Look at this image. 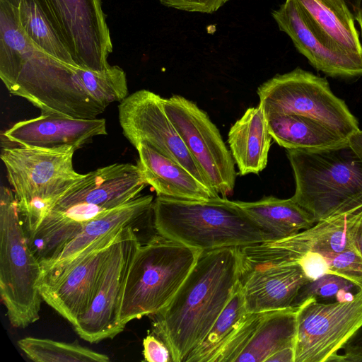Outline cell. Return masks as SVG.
I'll return each instance as SVG.
<instances>
[{"instance_id":"cell-1","label":"cell","mask_w":362,"mask_h":362,"mask_svg":"<svg viewBox=\"0 0 362 362\" xmlns=\"http://www.w3.org/2000/svg\"><path fill=\"white\" fill-rule=\"evenodd\" d=\"M240 247L202 251L170 302L151 315L152 333L173 362H182L202 341L240 286Z\"/></svg>"},{"instance_id":"cell-2","label":"cell","mask_w":362,"mask_h":362,"mask_svg":"<svg viewBox=\"0 0 362 362\" xmlns=\"http://www.w3.org/2000/svg\"><path fill=\"white\" fill-rule=\"evenodd\" d=\"M79 67L36 47L14 21L0 27V78L8 92L29 101L41 114L93 119L106 107L93 98Z\"/></svg>"},{"instance_id":"cell-3","label":"cell","mask_w":362,"mask_h":362,"mask_svg":"<svg viewBox=\"0 0 362 362\" xmlns=\"http://www.w3.org/2000/svg\"><path fill=\"white\" fill-rule=\"evenodd\" d=\"M153 218L158 235L201 251L271 240L235 201L223 197L188 200L157 196Z\"/></svg>"},{"instance_id":"cell-4","label":"cell","mask_w":362,"mask_h":362,"mask_svg":"<svg viewBox=\"0 0 362 362\" xmlns=\"http://www.w3.org/2000/svg\"><path fill=\"white\" fill-rule=\"evenodd\" d=\"M295 180L291 197L315 223L362 204V160L348 144L286 149Z\"/></svg>"},{"instance_id":"cell-5","label":"cell","mask_w":362,"mask_h":362,"mask_svg":"<svg viewBox=\"0 0 362 362\" xmlns=\"http://www.w3.org/2000/svg\"><path fill=\"white\" fill-rule=\"evenodd\" d=\"M202 251L160 235L141 243L126 276L119 309V323L163 309L175 296Z\"/></svg>"},{"instance_id":"cell-6","label":"cell","mask_w":362,"mask_h":362,"mask_svg":"<svg viewBox=\"0 0 362 362\" xmlns=\"http://www.w3.org/2000/svg\"><path fill=\"white\" fill-rule=\"evenodd\" d=\"M70 146L4 147L1 159L13 189L27 235L33 233L61 197L84 174L73 165Z\"/></svg>"},{"instance_id":"cell-7","label":"cell","mask_w":362,"mask_h":362,"mask_svg":"<svg viewBox=\"0 0 362 362\" xmlns=\"http://www.w3.org/2000/svg\"><path fill=\"white\" fill-rule=\"evenodd\" d=\"M40 261L30 248L13 191L0 188V295L10 323L25 328L40 319Z\"/></svg>"},{"instance_id":"cell-8","label":"cell","mask_w":362,"mask_h":362,"mask_svg":"<svg viewBox=\"0 0 362 362\" xmlns=\"http://www.w3.org/2000/svg\"><path fill=\"white\" fill-rule=\"evenodd\" d=\"M257 95L266 118L281 114L301 115L347 141L359 129L357 119L331 90L327 80L300 68L267 80L258 87Z\"/></svg>"},{"instance_id":"cell-9","label":"cell","mask_w":362,"mask_h":362,"mask_svg":"<svg viewBox=\"0 0 362 362\" xmlns=\"http://www.w3.org/2000/svg\"><path fill=\"white\" fill-rule=\"evenodd\" d=\"M362 326V288L349 300L321 303L310 298L296 312L294 362H338Z\"/></svg>"},{"instance_id":"cell-10","label":"cell","mask_w":362,"mask_h":362,"mask_svg":"<svg viewBox=\"0 0 362 362\" xmlns=\"http://www.w3.org/2000/svg\"><path fill=\"white\" fill-rule=\"evenodd\" d=\"M362 204L315 223L285 238L240 247L244 266L298 264L308 253L360 251Z\"/></svg>"},{"instance_id":"cell-11","label":"cell","mask_w":362,"mask_h":362,"mask_svg":"<svg viewBox=\"0 0 362 362\" xmlns=\"http://www.w3.org/2000/svg\"><path fill=\"white\" fill-rule=\"evenodd\" d=\"M35 1L78 66H110L113 45L102 0Z\"/></svg>"},{"instance_id":"cell-12","label":"cell","mask_w":362,"mask_h":362,"mask_svg":"<svg viewBox=\"0 0 362 362\" xmlns=\"http://www.w3.org/2000/svg\"><path fill=\"white\" fill-rule=\"evenodd\" d=\"M162 103L211 188L223 197L230 195L235 183V163L216 126L204 110L182 96L163 98Z\"/></svg>"},{"instance_id":"cell-13","label":"cell","mask_w":362,"mask_h":362,"mask_svg":"<svg viewBox=\"0 0 362 362\" xmlns=\"http://www.w3.org/2000/svg\"><path fill=\"white\" fill-rule=\"evenodd\" d=\"M139 243L132 226L122 228L113 242L90 306L73 325L83 340L96 343L113 339L124 329L119 323L120 303L127 271Z\"/></svg>"},{"instance_id":"cell-14","label":"cell","mask_w":362,"mask_h":362,"mask_svg":"<svg viewBox=\"0 0 362 362\" xmlns=\"http://www.w3.org/2000/svg\"><path fill=\"white\" fill-rule=\"evenodd\" d=\"M162 98L152 91L142 89L121 101L118 106L119 122L123 134L134 147L141 142L146 143L180 164L211 188L165 113Z\"/></svg>"},{"instance_id":"cell-15","label":"cell","mask_w":362,"mask_h":362,"mask_svg":"<svg viewBox=\"0 0 362 362\" xmlns=\"http://www.w3.org/2000/svg\"><path fill=\"white\" fill-rule=\"evenodd\" d=\"M122 230L103 238L74 261L41 281L42 300L72 325L89 308L111 246Z\"/></svg>"},{"instance_id":"cell-16","label":"cell","mask_w":362,"mask_h":362,"mask_svg":"<svg viewBox=\"0 0 362 362\" xmlns=\"http://www.w3.org/2000/svg\"><path fill=\"white\" fill-rule=\"evenodd\" d=\"M280 30L317 70L331 77L362 76V56L347 53L328 43L312 26L296 0H286L272 12Z\"/></svg>"},{"instance_id":"cell-17","label":"cell","mask_w":362,"mask_h":362,"mask_svg":"<svg viewBox=\"0 0 362 362\" xmlns=\"http://www.w3.org/2000/svg\"><path fill=\"white\" fill-rule=\"evenodd\" d=\"M146 185L137 165L114 163L84 174L51 210H60L80 204L111 209L138 197Z\"/></svg>"},{"instance_id":"cell-18","label":"cell","mask_w":362,"mask_h":362,"mask_svg":"<svg viewBox=\"0 0 362 362\" xmlns=\"http://www.w3.org/2000/svg\"><path fill=\"white\" fill-rule=\"evenodd\" d=\"M240 286L248 313L293 308L300 288L311 281L299 264L243 266Z\"/></svg>"},{"instance_id":"cell-19","label":"cell","mask_w":362,"mask_h":362,"mask_svg":"<svg viewBox=\"0 0 362 362\" xmlns=\"http://www.w3.org/2000/svg\"><path fill=\"white\" fill-rule=\"evenodd\" d=\"M103 118L82 119L41 114L15 123L2 136L16 146L54 148L70 146L76 150L90 143L93 137L107 135Z\"/></svg>"},{"instance_id":"cell-20","label":"cell","mask_w":362,"mask_h":362,"mask_svg":"<svg viewBox=\"0 0 362 362\" xmlns=\"http://www.w3.org/2000/svg\"><path fill=\"white\" fill-rule=\"evenodd\" d=\"M153 202L151 195H139L88 221L82 230L57 254L41 263V281L74 261L103 238L124 227L132 226L137 221L153 213Z\"/></svg>"},{"instance_id":"cell-21","label":"cell","mask_w":362,"mask_h":362,"mask_svg":"<svg viewBox=\"0 0 362 362\" xmlns=\"http://www.w3.org/2000/svg\"><path fill=\"white\" fill-rule=\"evenodd\" d=\"M297 308L248 313L240 331L235 362H266L275 352L294 347Z\"/></svg>"},{"instance_id":"cell-22","label":"cell","mask_w":362,"mask_h":362,"mask_svg":"<svg viewBox=\"0 0 362 362\" xmlns=\"http://www.w3.org/2000/svg\"><path fill=\"white\" fill-rule=\"evenodd\" d=\"M135 148L139 153L136 165L146 184L153 188L157 196L188 200L220 197L180 164L146 143L141 142Z\"/></svg>"},{"instance_id":"cell-23","label":"cell","mask_w":362,"mask_h":362,"mask_svg":"<svg viewBox=\"0 0 362 362\" xmlns=\"http://www.w3.org/2000/svg\"><path fill=\"white\" fill-rule=\"evenodd\" d=\"M272 139L261 107L247 109L228 134L230 151L240 175L259 174L266 168Z\"/></svg>"},{"instance_id":"cell-24","label":"cell","mask_w":362,"mask_h":362,"mask_svg":"<svg viewBox=\"0 0 362 362\" xmlns=\"http://www.w3.org/2000/svg\"><path fill=\"white\" fill-rule=\"evenodd\" d=\"M105 211L88 204L51 210L37 228L27 235L29 245L40 263L45 262L76 236L88 221Z\"/></svg>"},{"instance_id":"cell-25","label":"cell","mask_w":362,"mask_h":362,"mask_svg":"<svg viewBox=\"0 0 362 362\" xmlns=\"http://www.w3.org/2000/svg\"><path fill=\"white\" fill-rule=\"evenodd\" d=\"M313 28L332 46L362 56L354 17L341 0H296Z\"/></svg>"},{"instance_id":"cell-26","label":"cell","mask_w":362,"mask_h":362,"mask_svg":"<svg viewBox=\"0 0 362 362\" xmlns=\"http://www.w3.org/2000/svg\"><path fill=\"white\" fill-rule=\"evenodd\" d=\"M235 202L271 236V240L293 235L315 223L312 216L291 197L279 199L269 196L255 202Z\"/></svg>"},{"instance_id":"cell-27","label":"cell","mask_w":362,"mask_h":362,"mask_svg":"<svg viewBox=\"0 0 362 362\" xmlns=\"http://www.w3.org/2000/svg\"><path fill=\"white\" fill-rule=\"evenodd\" d=\"M272 139L286 149L321 150L348 142L310 118L298 115H277L267 118Z\"/></svg>"},{"instance_id":"cell-28","label":"cell","mask_w":362,"mask_h":362,"mask_svg":"<svg viewBox=\"0 0 362 362\" xmlns=\"http://www.w3.org/2000/svg\"><path fill=\"white\" fill-rule=\"evenodd\" d=\"M247 313L240 284L206 336L188 354L183 361L212 362L216 355L235 332Z\"/></svg>"},{"instance_id":"cell-29","label":"cell","mask_w":362,"mask_h":362,"mask_svg":"<svg viewBox=\"0 0 362 362\" xmlns=\"http://www.w3.org/2000/svg\"><path fill=\"white\" fill-rule=\"evenodd\" d=\"M18 346L28 358L35 362H108L109 356L77 341L64 342L49 339L27 337Z\"/></svg>"},{"instance_id":"cell-30","label":"cell","mask_w":362,"mask_h":362,"mask_svg":"<svg viewBox=\"0 0 362 362\" xmlns=\"http://www.w3.org/2000/svg\"><path fill=\"white\" fill-rule=\"evenodd\" d=\"M17 13L21 28L36 47L61 62L77 66L35 0H21Z\"/></svg>"},{"instance_id":"cell-31","label":"cell","mask_w":362,"mask_h":362,"mask_svg":"<svg viewBox=\"0 0 362 362\" xmlns=\"http://www.w3.org/2000/svg\"><path fill=\"white\" fill-rule=\"evenodd\" d=\"M306 274L311 279L332 274L346 279L362 288V255L360 251L339 253H308L303 261Z\"/></svg>"},{"instance_id":"cell-32","label":"cell","mask_w":362,"mask_h":362,"mask_svg":"<svg viewBox=\"0 0 362 362\" xmlns=\"http://www.w3.org/2000/svg\"><path fill=\"white\" fill-rule=\"evenodd\" d=\"M79 74L86 91L105 107L127 96L126 74L119 66L110 65L103 71L80 67Z\"/></svg>"},{"instance_id":"cell-33","label":"cell","mask_w":362,"mask_h":362,"mask_svg":"<svg viewBox=\"0 0 362 362\" xmlns=\"http://www.w3.org/2000/svg\"><path fill=\"white\" fill-rule=\"evenodd\" d=\"M361 288L341 276L325 274L304 284L292 305L298 308L305 300L313 298L321 303H331L351 299Z\"/></svg>"},{"instance_id":"cell-34","label":"cell","mask_w":362,"mask_h":362,"mask_svg":"<svg viewBox=\"0 0 362 362\" xmlns=\"http://www.w3.org/2000/svg\"><path fill=\"white\" fill-rule=\"evenodd\" d=\"M229 0H158L165 6L187 12L212 13Z\"/></svg>"},{"instance_id":"cell-35","label":"cell","mask_w":362,"mask_h":362,"mask_svg":"<svg viewBox=\"0 0 362 362\" xmlns=\"http://www.w3.org/2000/svg\"><path fill=\"white\" fill-rule=\"evenodd\" d=\"M143 355L144 360L148 362L173 361L165 342L153 333L148 334L143 339Z\"/></svg>"},{"instance_id":"cell-36","label":"cell","mask_w":362,"mask_h":362,"mask_svg":"<svg viewBox=\"0 0 362 362\" xmlns=\"http://www.w3.org/2000/svg\"><path fill=\"white\" fill-rule=\"evenodd\" d=\"M338 362H362V326L345 344Z\"/></svg>"},{"instance_id":"cell-37","label":"cell","mask_w":362,"mask_h":362,"mask_svg":"<svg viewBox=\"0 0 362 362\" xmlns=\"http://www.w3.org/2000/svg\"><path fill=\"white\" fill-rule=\"evenodd\" d=\"M266 362H294V347H287L275 352Z\"/></svg>"},{"instance_id":"cell-38","label":"cell","mask_w":362,"mask_h":362,"mask_svg":"<svg viewBox=\"0 0 362 362\" xmlns=\"http://www.w3.org/2000/svg\"><path fill=\"white\" fill-rule=\"evenodd\" d=\"M348 144L362 160V130L358 129L348 139Z\"/></svg>"},{"instance_id":"cell-39","label":"cell","mask_w":362,"mask_h":362,"mask_svg":"<svg viewBox=\"0 0 362 362\" xmlns=\"http://www.w3.org/2000/svg\"><path fill=\"white\" fill-rule=\"evenodd\" d=\"M348 7L354 18L361 7L362 0H341Z\"/></svg>"},{"instance_id":"cell-40","label":"cell","mask_w":362,"mask_h":362,"mask_svg":"<svg viewBox=\"0 0 362 362\" xmlns=\"http://www.w3.org/2000/svg\"><path fill=\"white\" fill-rule=\"evenodd\" d=\"M355 20L357 21V22L358 23V24L360 25L361 30V35H362V1H361V7L358 10V12L356 16L355 17Z\"/></svg>"},{"instance_id":"cell-41","label":"cell","mask_w":362,"mask_h":362,"mask_svg":"<svg viewBox=\"0 0 362 362\" xmlns=\"http://www.w3.org/2000/svg\"><path fill=\"white\" fill-rule=\"evenodd\" d=\"M358 246H359V250H360L361 254L362 255V230H361V234L359 236Z\"/></svg>"},{"instance_id":"cell-42","label":"cell","mask_w":362,"mask_h":362,"mask_svg":"<svg viewBox=\"0 0 362 362\" xmlns=\"http://www.w3.org/2000/svg\"><path fill=\"white\" fill-rule=\"evenodd\" d=\"M11 4H13L14 6L18 7L19 5V3L21 0H7Z\"/></svg>"}]
</instances>
